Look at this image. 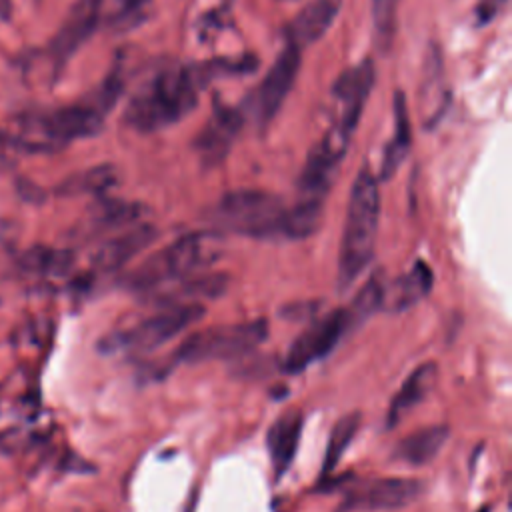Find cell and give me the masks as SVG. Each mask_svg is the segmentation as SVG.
<instances>
[{"label": "cell", "mask_w": 512, "mask_h": 512, "mask_svg": "<svg viewBox=\"0 0 512 512\" xmlns=\"http://www.w3.org/2000/svg\"><path fill=\"white\" fill-rule=\"evenodd\" d=\"M150 4L152 0H118L116 10L110 18V26L118 32L138 26L146 18Z\"/></svg>", "instance_id": "4dcf8cb0"}, {"label": "cell", "mask_w": 512, "mask_h": 512, "mask_svg": "<svg viewBox=\"0 0 512 512\" xmlns=\"http://www.w3.org/2000/svg\"><path fill=\"white\" fill-rule=\"evenodd\" d=\"M398 4L400 0H370L374 36L382 50H388L394 40V32L398 24V18H396Z\"/></svg>", "instance_id": "f546056e"}, {"label": "cell", "mask_w": 512, "mask_h": 512, "mask_svg": "<svg viewBox=\"0 0 512 512\" xmlns=\"http://www.w3.org/2000/svg\"><path fill=\"white\" fill-rule=\"evenodd\" d=\"M16 236V226L8 220H0V244L10 242Z\"/></svg>", "instance_id": "1f68e13d"}, {"label": "cell", "mask_w": 512, "mask_h": 512, "mask_svg": "<svg viewBox=\"0 0 512 512\" xmlns=\"http://www.w3.org/2000/svg\"><path fill=\"white\" fill-rule=\"evenodd\" d=\"M284 210L286 206L280 196L266 190L242 188L224 194L208 210V220L226 232L276 240L280 238Z\"/></svg>", "instance_id": "277c9868"}, {"label": "cell", "mask_w": 512, "mask_h": 512, "mask_svg": "<svg viewBox=\"0 0 512 512\" xmlns=\"http://www.w3.org/2000/svg\"><path fill=\"white\" fill-rule=\"evenodd\" d=\"M436 378H438L436 362L428 360L418 364L392 396L386 412V426L388 428L398 426L420 402H424L426 396L432 392Z\"/></svg>", "instance_id": "ac0fdd59"}, {"label": "cell", "mask_w": 512, "mask_h": 512, "mask_svg": "<svg viewBox=\"0 0 512 512\" xmlns=\"http://www.w3.org/2000/svg\"><path fill=\"white\" fill-rule=\"evenodd\" d=\"M300 62L302 48L286 42V46L276 56L274 64L270 66V70L250 96V114L260 126H266L284 104L288 92L296 82Z\"/></svg>", "instance_id": "30bf717a"}, {"label": "cell", "mask_w": 512, "mask_h": 512, "mask_svg": "<svg viewBox=\"0 0 512 512\" xmlns=\"http://www.w3.org/2000/svg\"><path fill=\"white\" fill-rule=\"evenodd\" d=\"M372 86H374V64L370 58L348 68L336 78L334 90H332V98L336 106V114L330 124L332 130L352 138Z\"/></svg>", "instance_id": "7c38bea8"}, {"label": "cell", "mask_w": 512, "mask_h": 512, "mask_svg": "<svg viewBox=\"0 0 512 512\" xmlns=\"http://www.w3.org/2000/svg\"><path fill=\"white\" fill-rule=\"evenodd\" d=\"M360 424H362V414L360 412H348V414H344L342 418L336 420V424L332 426V432L328 436L326 454H324V462H322V476H330L336 470L344 452L348 450V446L356 438V434L360 430Z\"/></svg>", "instance_id": "484cf974"}, {"label": "cell", "mask_w": 512, "mask_h": 512, "mask_svg": "<svg viewBox=\"0 0 512 512\" xmlns=\"http://www.w3.org/2000/svg\"><path fill=\"white\" fill-rule=\"evenodd\" d=\"M74 264V256L68 250H54V248H32L20 258V266L34 274H50L60 276L66 274Z\"/></svg>", "instance_id": "83f0119b"}, {"label": "cell", "mask_w": 512, "mask_h": 512, "mask_svg": "<svg viewBox=\"0 0 512 512\" xmlns=\"http://www.w3.org/2000/svg\"><path fill=\"white\" fill-rule=\"evenodd\" d=\"M448 436L450 428L446 424H430L418 428L400 440L394 450V458L410 466H424L440 454L448 442Z\"/></svg>", "instance_id": "44dd1931"}, {"label": "cell", "mask_w": 512, "mask_h": 512, "mask_svg": "<svg viewBox=\"0 0 512 512\" xmlns=\"http://www.w3.org/2000/svg\"><path fill=\"white\" fill-rule=\"evenodd\" d=\"M268 338L264 318L212 326L186 336L174 352V362L200 364L212 360H240Z\"/></svg>", "instance_id": "8992f818"}, {"label": "cell", "mask_w": 512, "mask_h": 512, "mask_svg": "<svg viewBox=\"0 0 512 512\" xmlns=\"http://www.w3.org/2000/svg\"><path fill=\"white\" fill-rule=\"evenodd\" d=\"M158 236L156 226L138 222L128 226L124 232L102 242L92 254V268L100 274H112L130 264L144 248H148Z\"/></svg>", "instance_id": "9a60e30c"}, {"label": "cell", "mask_w": 512, "mask_h": 512, "mask_svg": "<svg viewBox=\"0 0 512 512\" xmlns=\"http://www.w3.org/2000/svg\"><path fill=\"white\" fill-rule=\"evenodd\" d=\"M102 4L104 0H74L48 46V54L56 70L64 68L80 46L94 34L102 14Z\"/></svg>", "instance_id": "4fadbf2b"}, {"label": "cell", "mask_w": 512, "mask_h": 512, "mask_svg": "<svg viewBox=\"0 0 512 512\" xmlns=\"http://www.w3.org/2000/svg\"><path fill=\"white\" fill-rule=\"evenodd\" d=\"M432 284V268L424 260H418L404 276H400L384 290L382 306L390 312H404L424 300L430 294Z\"/></svg>", "instance_id": "ffe728a7"}, {"label": "cell", "mask_w": 512, "mask_h": 512, "mask_svg": "<svg viewBox=\"0 0 512 512\" xmlns=\"http://www.w3.org/2000/svg\"><path fill=\"white\" fill-rule=\"evenodd\" d=\"M324 214V200H314V198H300L292 204L286 206L282 226H280V240H304L312 236Z\"/></svg>", "instance_id": "7402d4cb"}, {"label": "cell", "mask_w": 512, "mask_h": 512, "mask_svg": "<svg viewBox=\"0 0 512 512\" xmlns=\"http://www.w3.org/2000/svg\"><path fill=\"white\" fill-rule=\"evenodd\" d=\"M384 278L380 272H374L362 286L360 290L354 294L352 302L346 306L352 328H358L360 324H364L376 310L382 308L384 302Z\"/></svg>", "instance_id": "4316f807"}, {"label": "cell", "mask_w": 512, "mask_h": 512, "mask_svg": "<svg viewBox=\"0 0 512 512\" xmlns=\"http://www.w3.org/2000/svg\"><path fill=\"white\" fill-rule=\"evenodd\" d=\"M342 0H310L286 26V40L298 48L318 42L334 24Z\"/></svg>", "instance_id": "e0dca14e"}, {"label": "cell", "mask_w": 512, "mask_h": 512, "mask_svg": "<svg viewBox=\"0 0 512 512\" xmlns=\"http://www.w3.org/2000/svg\"><path fill=\"white\" fill-rule=\"evenodd\" d=\"M118 184V170L112 164L92 166L88 170L68 176L60 186L62 196H84V194H104Z\"/></svg>", "instance_id": "d4e9b609"}, {"label": "cell", "mask_w": 512, "mask_h": 512, "mask_svg": "<svg viewBox=\"0 0 512 512\" xmlns=\"http://www.w3.org/2000/svg\"><path fill=\"white\" fill-rule=\"evenodd\" d=\"M228 288V276L224 272H198L186 276L170 286H164L148 296L146 300L160 306L174 304H202V300L220 298Z\"/></svg>", "instance_id": "2e32d148"}, {"label": "cell", "mask_w": 512, "mask_h": 512, "mask_svg": "<svg viewBox=\"0 0 512 512\" xmlns=\"http://www.w3.org/2000/svg\"><path fill=\"white\" fill-rule=\"evenodd\" d=\"M106 112L88 96L76 104L62 106L36 116L30 130L40 134V144L62 146L78 138L96 136L104 126Z\"/></svg>", "instance_id": "52a82bcc"}, {"label": "cell", "mask_w": 512, "mask_h": 512, "mask_svg": "<svg viewBox=\"0 0 512 512\" xmlns=\"http://www.w3.org/2000/svg\"><path fill=\"white\" fill-rule=\"evenodd\" d=\"M222 254V238L216 232H190L144 258L122 276L124 288L148 296L186 276L204 272Z\"/></svg>", "instance_id": "7a4b0ae2"}, {"label": "cell", "mask_w": 512, "mask_h": 512, "mask_svg": "<svg viewBox=\"0 0 512 512\" xmlns=\"http://www.w3.org/2000/svg\"><path fill=\"white\" fill-rule=\"evenodd\" d=\"M352 330V322L346 308H336L310 324L288 348L282 368L288 374L304 372L312 362L328 356L338 342Z\"/></svg>", "instance_id": "9c48e42d"}, {"label": "cell", "mask_w": 512, "mask_h": 512, "mask_svg": "<svg viewBox=\"0 0 512 512\" xmlns=\"http://www.w3.org/2000/svg\"><path fill=\"white\" fill-rule=\"evenodd\" d=\"M302 426H304V416L298 408L286 410L270 426V430L266 434V446H268V456H270V464L276 472V478H280L290 468V464L298 452Z\"/></svg>", "instance_id": "d6986e66"}, {"label": "cell", "mask_w": 512, "mask_h": 512, "mask_svg": "<svg viewBox=\"0 0 512 512\" xmlns=\"http://www.w3.org/2000/svg\"><path fill=\"white\" fill-rule=\"evenodd\" d=\"M348 136L336 134L334 130H326L324 136L312 146L304 168L298 176V196L324 200L332 182L338 174V168L350 146Z\"/></svg>", "instance_id": "8fae6325"}, {"label": "cell", "mask_w": 512, "mask_h": 512, "mask_svg": "<svg viewBox=\"0 0 512 512\" xmlns=\"http://www.w3.org/2000/svg\"><path fill=\"white\" fill-rule=\"evenodd\" d=\"M380 220V190L370 168H362L350 188L338 252V286L346 290L370 264Z\"/></svg>", "instance_id": "3957f363"}, {"label": "cell", "mask_w": 512, "mask_h": 512, "mask_svg": "<svg viewBox=\"0 0 512 512\" xmlns=\"http://www.w3.org/2000/svg\"><path fill=\"white\" fill-rule=\"evenodd\" d=\"M424 482L406 476L362 480L348 488L342 512H390L414 504L424 494Z\"/></svg>", "instance_id": "ba28073f"}, {"label": "cell", "mask_w": 512, "mask_h": 512, "mask_svg": "<svg viewBox=\"0 0 512 512\" xmlns=\"http://www.w3.org/2000/svg\"><path fill=\"white\" fill-rule=\"evenodd\" d=\"M408 150H410L408 108H406L404 94L398 92L394 98V134L382 152V166H380L382 180H390L394 176V172L404 162Z\"/></svg>", "instance_id": "603a6c76"}, {"label": "cell", "mask_w": 512, "mask_h": 512, "mask_svg": "<svg viewBox=\"0 0 512 512\" xmlns=\"http://www.w3.org/2000/svg\"><path fill=\"white\" fill-rule=\"evenodd\" d=\"M146 214V206L138 202H126V200H102L92 210L88 224L96 232L104 230H118L128 228L132 224L142 222Z\"/></svg>", "instance_id": "cb8c5ba5"}, {"label": "cell", "mask_w": 512, "mask_h": 512, "mask_svg": "<svg viewBox=\"0 0 512 512\" xmlns=\"http://www.w3.org/2000/svg\"><path fill=\"white\" fill-rule=\"evenodd\" d=\"M206 314L204 304H174L162 306L160 312L136 322L130 328L108 334L100 342L106 354L142 356L158 350L162 344L176 338L186 328L200 322Z\"/></svg>", "instance_id": "5b68a950"}, {"label": "cell", "mask_w": 512, "mask_h": 512, "mask_svg": "<svg viewBox=\"0 0 512 512\" xmlns=\"http://www.w3.org/2000/svg\"><path fill=\"white\" fill-rule=\"evenodd\" d=\"M242 128V112L230 106H216L210 120L202 126L194 138V150L204 166L212 168L220 164Z\"/></svg>", "instance_id": "5bb4252c"}, {"label": "cell", "mask_w": 512, "mask_h": 512, "mask_svg": "<svg viewBox=\"0 0 512 512\" xmlns=\"http://www.w3.org/2000/svg\"><path fill=\"white\" fill-rule=\"evenodd\" d=\"M206 78V64H166L154 70L130 96L122 122L140 134L158 132L180 122L196 108Z\"/></svg>", "instance_id": "6da1fadb"}, {"label": "cell", "mask_w": 512, "mask_h": 512, "mask_svg": "<svg viewBox=\"0 0 512 512\" xmlns=\"http://www.w3.org/2000/svg\"><path fill=\"white\" fill-rule=\"evenodd\" d=\"M442 64L436 52H432V62H426V78L422 82V114L426 118V124L436 122V118L442 114V108L446 104L444 84H442Z\"/></svg>", "instance_id": "f1b7e54d"}]
</instances>
